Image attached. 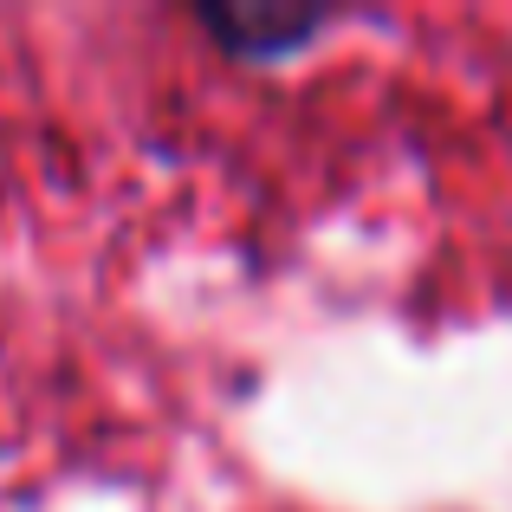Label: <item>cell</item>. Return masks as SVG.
<instances>
[{
    "label": "cell",
    "mask_w": 512,
    "mask_h": 512,
    "mask_svg": "<svg viewBox=\"0 0 512 512\" xmlns=\"http://www.w3.org/2000/svg\"><path fill=\"white\" fill-rule=\"evenodd\" d=\"M214 39H227L234 52H253V59H273V52L305 46L312 33H325L331 13H201Z\"/></svg>",
    "instance_id": "6da1fadb"
}]
</instances>
